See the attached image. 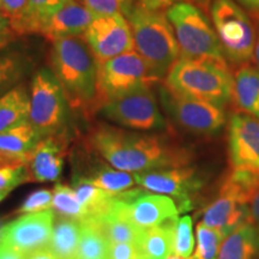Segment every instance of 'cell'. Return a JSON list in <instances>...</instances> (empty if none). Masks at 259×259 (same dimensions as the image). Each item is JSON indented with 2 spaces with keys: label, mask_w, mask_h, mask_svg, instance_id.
Listing matches in <instances>:
<instances>
[{
  "label": "cell",
  "mask_w": 259,
  "mask_h": 259,
  "mask_svg": "<svg viewBox=\"0 0 259 259\" xmlns=\"http://www.w3.org/2000/svg\"><path fill=\"white\" fill-rule=\"evenodd\" d=\"M89 145L115 169L127 173L186 167L191 154L157 135L137 134L99 124L90 131Z\"/></svg>",
  "instance_id": "obj_1"
},
{
  "label": "cell",
  "mask_w": 259,
  "mask_h": 259,
  "mask_svg": "<svg viewBox=\"0 0 259 259\" xmlns=\"http://www.w3.org/2000/svg\"><path fill=\"white\" fill-rule=\"evenodd\" d=\"M52 71L72 106L99 102V61L85 40L67 36L53 41Z\"/></svg>",
  "instance_id": "obj_2"
},
{
  "label": "cell",
  "mask_w": 259,
  "mask_h": 259,
  "mask_svg": "<svg viewBox=\"0 0 259 259\" xmlns=\"http://www.w3.org/2000/svg\"><path fill=\"white\" fill-rule=\"evenodd\" d=\"M125 17L131 27L135 51L147 64L151 77L156 82L166 77L180 58L179 44L166 11L149 10L136 3Z\"/></svg>",
  "instance_id": "obj_3"
},
{
  "label": "cell",
  "mask_w": 259,
  "mask_h": 259,
  "mask_svg": "<svg viewBox=\"0 0 259 259\" xmlns=\"http://www.w3.org/2000/svg\"><path fill=\"white\" fill-rule=\"evenodd\" d=\"M164 84L184 96L225 107L233 99L234 76L228 66L216 61L179 58L167 73Z\"/></svg>",
  "instance_id": "obj_4"
},
{
  "label": "cell",
  "mask_w": 259,
  "mask_h": 259,
  "mask_svg": "<svg viewBox=\"0 0 259 259\" xmlns=\"http://www.w3.org/2000/svg\"><path fill=\"white\" fill-rule=\"evenodd\" d=\"M179 44L180 58L208 59L227 66L215 28L199 6L179 3L166 10Z\"/></svg>",
  "instance_id": "obj_5"
},
{
  "label": "cell",
  "mask_w": 259,
  "mask_h": 259,
  "mask_svg": "<svg viewBox=\"0 0 259 259\" xmlns=\"http://www.w3.org/2000/svg\"><path fill=\"white\" fill-rule=\"evenodd\" d=\"M29 95V122L40 138L64 137L69 119V100L52 69L44 67L36 71L31 79Z\"/></svg>",
  "instance_id": "obj_6"
},
{
  "label": "cell",
  "mask_w": 259,
  "mask_h": 259,
  "mask_svg": "<svg viewBox=\"0 0 259 259\" xmlns=\"http://www.w3.org/2000/svg\"><path fill=\"white\" fill-rule=\"evenodd\" d=\"M210 11L226 59L242 66L253 60L257 36L245 10L234 0H213Z\"/></svg>",
  "instance_id": "obj_7"
},
{
  "label": "cell",
  "mask_w": 259,
  "mask_h": 259,
  "mask_svg": "<svg viewBox=\"0 0 259 259\" xmlns=\"http://www.w3.org/2000/svg\"><path fill=\"white\" fill-rule=\"evenodd\" d=\"M107 120L138 131H160L167 121L158 108L151 85H144L124 95L107 100L99 107Z\"/></svg>",
  "instance_id": "obj_8"
},
{
  "label": "cell",
  "mask_w": 259,
  "mask_h": 259,
  "mask_svg": "<svg viewBox=\"0 0 259 259\" xmlns=\"http://www.w3.org/2000/svg\"><path fill=\"white\" fill-rule=\"evenodd\" d=\"M163 108L178 125L194 135L210 136L221 131L226 124L223 107L170 90L166 84L158 87Z\"/></svg>",
  "instance_id": "obj_9"
},
{
  "label": "cell",
  "mask_w": 259,
  "mask_h": 259,
  "mask_svg": "<svg viewBox=\"0 0 259 259\" xmlns=\"http://www.w3.org/2000/svg\"><path fill=\"white\" fill-rule=\"evenodd\" d=\"M156 82L147 64L136 51L99 63V102L121 96L141 87Z\"/></svg>",
  "instance_id": "obj_10"
},
{
  "label": "cell",
  "mask_w": 259,
  "mask_h": 259,
  "mask_svg": "<svg viewBox=\"0 0 259 259\" xmlns=\"http://www.w3.org/2000/svg\"><path fill=\"white\" fill-rule=\"evenodd\" d=\"M99 63L135 51L131 27L124 15H97L83 34Z\"/></svg>",
  "instance_id": "obj_11"
},
{
  "label": "cell",
  "mask_w": 259,
  "mask_h": 259,
  "mask_svg": "<svg viewBox=\"0 0 259 259\" xmlns=\"http://www.w3.org/2000/svg\"><path fill=\"white\" fill-rule=\"evenodd\" d=\"M134 177L136 184L147 191L173 197L180 212L192 208V196L203 185L196 169L189 166L134 173Z\"/></svg>",
  "instance_id": "obj_12"
},
{
  "label": "cell",
  "mask_w": 259,
  "mask_h": 259,
  "mask_svg": "<svg viewBox=\"0 0 259 259\" xmlns=\"http://www.w3.org/2000/svg\"><path fill=\"white\" fill-rule=\"evenodd\" d=\"M54 212L51 210L24 213L0 228V244L28 255L48 247L53 232Z\"/></svg>",
  "instance_id": "obj_13"
},
{
  "label": "cell",
  "mask_w": 259,
  "mask_h": 259,
  "mask_svg": "<svg viewBox=\"0 0 259 259\" xmlns=\"http://www.w3.org/2000/svg\"><path fill=\"white\" fill-rule=\"evenodd\" d=\"M130 221L142 229H149L171 219H178L179 208L176 200L163 194H153L145 189L126 190L116 194Z\"/></svg>",
  "instance_id": "obj_14"
},
{
  "label": "cell",
  "mask_w": 259,
  "mask_h": 259,
  "mask_svg": "<svg viewBox=\"0 0 259 259\" xmlns=\"http://www.w3.org/2000/svg\"><path fill=\"white\" fill-rule=\"evenodd\" d=\"M228 150L232 169L259 170V119L244 112L231 115Z\"/></svg>",
  "instance_id": "obj_15"
},
{
  "label": "cell",
  "mask_w": 259,
  "mask_h": 259,
  "mask_svg": "<svg viewBox=\"0 0 259 259\" xmlns=\"http://www.w3.org/2000/svg\"><path fill=\"white\" fill-rule=\"evenodd\" d=\"M64 137L42 138L35 145L27 168L29 181H58L63 173Z\"/></svg>",
  "instance_id": "obj_16"
},
{
  "label": "cell",
  "mask_w": 259,
  "mask_h": 259,
  "mask_svg": "<svg viewBox=\"0 0 259 259\" xmlns=\"http://www.w3.org/2000/svg\"><path fill=\"white\" fill-rule=\"evenodd\" d=\"M246 222H251L248 205L239 202L223 187L220 189L216 199L204 210L202 220L204 225L222 232L226 236Z\"/></svg>",
  "instance_id": "obj_17"
},
{
  "label": "cell",
  "mask_w": 259,
  "mask_h": 259,
  "mask_svg": "<svg viewBox=\"0 0 259 259\" xmlns=\"http://www.w3.org/2000/svg\"><path fill=\"white\" fill-rule=\"evenodd\" d=\"M96 16L82 0H70L52 16L41 35L52 42L67 36H80Z\"/></svg>",
  "instance_id": "obj_18"
},
{
  "label": "cell",
  "mask_w": 259,
  "mask_h": 259,
  "mask_svg": "<svg viewBox=\"0 0 259 259\" xmlns=\"http://www.w3.org/2000/svg\"><path fill=\"white\" fill-rule=\"evenodd\" d=\"M40 139L29 121L0 132V167L27 166Z\"/></svg>",
  "instance_id": "obj_19"
},
{
  "label": "cell",
  "mask_w": 259,
  "mask_h": 259,
  "mask_svg": "<svg viewBox=\"0 0 259 259\" xmlns=\"http://www.w3.org/2000/svg\"><path fill=\"white\" fill-rule=\"evenodd\" d=\"M219 259H259V228L246 222L229 233L220 248Z\"/></svg>",
  "instance_id": "obj_20"
},
{
  "label": "cell",
  "mask_w": 259,
  "mask_h": 259,
  "mask_svg": "<svg viewBox=\"0 0 259 259\" xmlns=\"http://www.w3.org/2000/svg\"><path fill=\"white\" fill-rule=\"evenodd\" d=\"M74 174L84 178L93 185L106 191L112 196H116L131 189L136 184L134 174L115 169L114 167L108 166L101 161H96L95 163L89 162L88 167L83 168L80 171H74Z\"/></svg>",
  "instance_id": "obj_21"
},
{
  "label": "cell",
  "mask_w": 259,
  "mask_h": 259,
  "mask_svg": "<svg viewBox=\"0 0 259 259\" xmlns=\"http://www.w3.org/2000/svg\"><path fill=\"white\" fill-rule=\"evenodd\" d=\"M178 219H171L153 228L144 229L137 246L144 259H167L173 254Z\"/></svg>",
  "instance_id": "obj_22"
},
{
  "label": "cell",
  "mask_w": 259,
  "mask_h": 259,
  "mask_svg": "<svg viewBox=\"0 0 259 259\" xmlns=\"http://www.w3.org/2000/svg\"><path fill=\"white\" fill-rule=\"evenodd\" d=\"M30 95L24 84H18L0 97V132L29 121Z\"/></svg>",
  "instance_id": "obj_23"
},
{
  "label": "cell",
  "mask_w": 259,
  "mask_h": 259,
  "mask_svg": "<svg viewBox=\"0 0 259 259\" xmlns=\"http://www.w3.org/2000/svg\"><path fill=\"white\" fill-rule=\"evenodd\" d=\"M241 112L259 119V70L245 65L234 76L233 99Z\"/></svg>",
  "instance_id": "obj_24"
},
{
  "label": "cell",
  "mask_w": 259,
  "mask_h": 259,
  "mask_svg": "<svg viewBox=\"0 0 259 259\" xmlns=\"http://www.w3.org/2000/svg\"><path fill=\"white\" fill-rule=\"evenodd\" d=\"M70 0H28L27 9L17 22L11 24L14 34H42L45 25L58 10Z\"/></svg>",
  "instance_id": "obj_25"
},
{
  "label": "cell",
  "mask_w": 259,
  "mask_h": 259,
  "mask_svg": "<svg viewBox=\"0 0 259 259\" xmlns=\"http://www.w3.org/2000/svg\"><path fill=\"white\" fill-rule=\"evenodd\" d=\"M82 234V222L59 216L53 225L48 248L58 259H74Z\"/></svg>",
  "instance_id": "obj_26"
},
{
  "label": "cell",
  "mask_w": 259,
  "mask_h": 259,
  "mask_svg": "<svg viewBox=\"0 0 259 259\" xmlns=\"http://www.w3.org/2000/svg\"><path fill=\"white\" fill-rule=\"evenodd\" d=\"M72 185L77 199L88 211L90 219L102 218L111 208L114 196L93 185L90 181L73 174Z\"/></svg>",
  "instance_id": "obj_27"
},
{
  "label": "cell",
  "mask_w": 259,
  "mask_h": 259,
  "mask_svg": "<svg viewBox=\"0 0 259 259\" xmlns=\"http://www.w3.org/2000/svg\"><path fill=\"white\" fill-rule=\"evenodd\" d=\"M109 241L103 234L99 219L82 222V234L74 259H108Z\"/></svg>",
  "instance_id": "obj_28"
},
{
  "label": "cell",
  "mask_w": 259,
  "mask_h": 259,
  "mask_svg": "<svg viewBox=\"0 0 259 259\" xmlns=\"http://www.w3.org/2000/svg\"><path fill=\"white\" fill-rule=\"evenodd\" d=\"M53 208L61 216L74 219L77 221L84 222L90 219L88 211L77 199L76 192L70 186L58 183L54 187Z\"/></svg>",
  "instance_id": "obj_29"
},
{
  "label": "cell",
  "mask_w": 259,
  "mask_h": 259,
  "mask_svg": "<svg viewBox=\"0 0 259 259\" xmlns=\"http://www.w3.org/2000/svg\"><path fill=\"white\" fill-rule=\"evenodd\" d=\"M226 235L204 223L197 226V248L193 259H219L220 248Z\"/></svg>",
  "instance_id": "obj_30"
},
{
  "label": "cell",
  "mask_w": 259,
  "mask_h": 259,
  "mask_svg": "<svg viewBox=\"0 0 259 259\" xmlns=\"http://www.w3.org/2000/svg\"><path fill=\"white\" fill-rule=\"evenodd\" d=\"M25 71V63L16 54H0V97L18 85Z\"/></svg>",
  "instance_id": "obj_31"
},
{
  "label": "cell",
  "mask_w": 259,
  "mask_h": 259,
  "mask_svg": "<svg viewBox=\"0 0 259 259\" xmlns=\"http://www.w3.org/2000/svg\"><path fill=\"white\" fill-rule=\"evenodd\" d=\"M194 239L192 232V219L190 216L178 219L174 234L173 254L190 259L193 252Z\"/></svg>",
  "instance_id": "obj_32"
},
{
  "label": "cell",
  "mask_w": 259,
  "mask_h": 259,
  "mask_svg": "<svg viewBox=\"0 0 259 259\" xmlns=\"http://www.w3.org/2000/svg\"><path fill=\"white\" fill-rule=\"evenodd\" d=\"M87 8L96 15H124L134 6L136 0H82Z\"/></svg>",
  "instance_id": "obj_33"
},
{
  "label": "cell",
  "mask_w": 259,
  "mask_h": 259,
  "mask_svg": "<svg viewBox=\"0 0 259 259\" xmlns=\"http://www.w3.org/2000/svg\"><path fill=\"white\" fill-rule=\"evenodd\" d=\"M52 206H53V196H52L51 191L38 190L36 192L31 193L24 200L17 212L24 215V213L46 211V210H51Z\"/></svg>",
  "instance_id": "obj_34"
},
{
  "label": "cell",
  "mask_w": 259,
  "mask_h": 259,
  "mask_svg": "<svg viewBox=\"0 0 259 259\" xmlns=\"http://www.w3.org/2000/svg\"><path fill=\"white\" fill-rule=\"evenodd\" d=\"M27 181H29L27 166L0 167V190L12 191Z\"/></svg>",
  "instance_id": "obj_35"
},
{
  "label": "cell",
  "mask_w": 259,
  "mask_h": 259,
  "mask_svg": "<svg viewBox=\"0 0 259 259\" xmlns=\"http://www.w3.org/2000/svg\"><path fill=\"white\" fill-rule=\"evenodd\" d=\"M210 2L211 0H137L139 5L149 10H155V11H164L179 3H190V4H194L199 6L200 9L205 10L210 6Z\"/></svg>",
  "instance_id": "obj_36"
},
{
  "label": "cell",
  "mask_w": 259,
  "mask_h": 259,
  "mask_svg": "<svg viewBox=\"0 0 259 259\" xmlns=\"http://www.w3.org/2000/svg\"><path fill=\"white\" fill-rule=\"evenodd\" d=\"M141 252L137 244L131 242H112L108 248V259H138Z\"/></svg>",
  "instance_id": "obj_37"
},
{
  "label": "cell",
  "mask_w": 259,
  "mask_h": 259,
  "mask_svg": "<svg viewBox=\"0 0 259 259\" xmlns=\"http://www.w3.org/2000/svg\"><path fill=\"white\" fill-rule=\"evenodd\" d=\"M28 0H0V11L11 19V24L17 22L27 9Z\"/></svg>",
  "instance_id": "obj_38"
},
{
  "label": "cell",
  "mask_w": 259,
  "mask_h": 259,
  "mask_svg": "<svg viewBox=\"0 0 259 259\" xmlns=\"http://www.w3.org/2000/svg\"><path fill=\"white\" fill-rule=\"evenodd\" d=\"M248 209H250V221L259 228V192L251 200Z\"/></svg>",
  "instance_id": "obj_39"
},
{
  "label": "cell",
  "mask_w": 259,
  "mask_h": 259,
  "mask_svg": "<svg viewBox=\"0 0 259 259\" xmlns=\"http://www.w3.org/2000/svg\"><path fill=\"white\" fill-rule=\"evenodd\" d=\"M0 259H25V255L0 244Z\"/></svg>",
  "instance_id": "obj_40"
},
{
  "label": "cell",
  "mask_w": 259,
  "mask_h": 259,
  "mask_svg": "<svg viewBox=\"0 0 259 259\" xmlns=\"http://www.w3.org/2000/svg\"><path fill=\"white\" fill-rule=\"evenodd\" d=\"M25 259H58L56 254L52 252L48 247L41 248V250H37L32 253L25 255Z\"/></svg>",
  "instance_id": "obj_41"
},
{
  "label": "cell",
  "mask_w": 259,
  "mask_h": 259,
  "mask_svg": "<svg viewBox=\"0 0 259 259\" xmlns=\"http://www.w3.org/2000/svg\"><path fill=\"white\" fill-rule=\"evenodd\" d=\"M236 2L240 3L248 11L259 16V0H236Z\"/></svg>",
  "instance_id": "obj_42"
},
{
  "label": "cell",
  "mask_w": 259,
  "mask_h": 259,
  "mask_svg": "<svg viewBox=\"0 0 259 259\" xmlns=\"http://www.w3.org/2000/svg\"><path fill=\"white\" fill-rule=\"evenodd\" d=\"M0 32H12L11 19L2 11H0Z\"/></svg>",
  "instance_id": "obj_43"
},
{
  "label": "cell",
  "mask_w": 259,
  "mask_h": 259,
  "mask_svg": "<svg viewBox=\"0 0 259 259\" xmlns=\"http://www.w3.org/2000/svg\"><path fill=\"white\" fill-rule=\"evenodd\" d=\"M14 32H0V51L4 50L9 44H11L14 41Z\"/></svg>",
  "instance_id": "obj_44"
},
{
  "label": "cell",
  "mask_w": 259,
  "mask_h": 259,
  "mask_svg": "<svg viewBox=\"0 0 259 259\" xmlns=\"http://www.w3.org/2000/svg\"><path fill=\"white\" fill-rule=\"evenodd\" d=\"M253 59H254V61H255V65H257V69L259 70V35H258L257 42H255V48H254Z\"/></svg>",
  "instance_id": "obj_45"
},
{
  "label": "cell",
  "mask_w": 259,
  "mask_h": 259,
  "mask_svg": "<svg viewBox=\"0 0 259 259\" xmlns=\"http://www.w3.org/2000/svg\"><path fill=\"white\" fill-rule=\"evenodd\" d=\"M10 192H11V191H9V190H0V202H2L4 198H6V197L9 196Z\"/></svg>",
  "instance_id": "obj_46"
},
{
  "label": "cell",
  "mask_w": 259,
  "mask_h": 259,
  "mask_svg": "<svg viewBox=\"0 0 259 259\" xmlns=\"http://www.w3.org/2000/svg\"><path fill=\"white\" fill-rule=\"evenodd\" d=\"M167 259H186V258L179 257V255H177V254H170V255H169V257H168Z\"/></svg>",
  "instance_id": "obj_47"
},
{
  "label": "cell",
  "mask_w": 259,
  "mask_h": 259,
  "mask_svg": "<svg viewBox=\"0 0 259 259\" xmlns=\"http://www.w3.org/2000/svg\"><path fill=\"white\" fill-rule=\"evenodd\" d=\"M138 259H144V258H143V257H142V255H141V257H139Z\"/></svg>",
  "instance_id": "obj_48"
}]
</instances>
